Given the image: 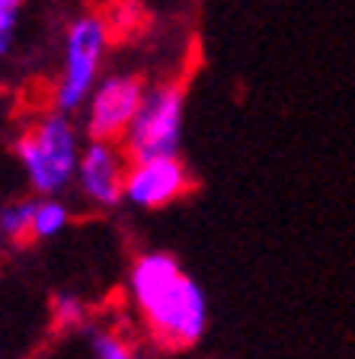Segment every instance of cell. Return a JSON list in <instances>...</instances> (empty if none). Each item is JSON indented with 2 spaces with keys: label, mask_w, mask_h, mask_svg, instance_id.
<instances>
[{
  "label": "cell",
  "mask_w": 355,
  "mask_h": 359,
  "mask_svg": "<svg viewBox=\"0 0 355 359\" xmlns=\"http://www.w3.org/2000/svg\"><path fill=\"white\" fill-rule=\"evenodd\" d=\"M128 295L160 350L195 346L208 330V295L167 250H144L128 266Z\"/></svg>",
  "instance_id": "1"
},
{
  "label": "cell",
  "mask_w": 355,
  "mask_h": 359,
  "mask_svg": "<svg viewBox=\"0 0 355 359\" xmlns=\"http://www.w3.org/2000/svg\"><path fill=\"white\" fill-rule=\"evenodd\" d=\"M83 142L87 135L81 122L71 112L52 106L36 112L20 128V135L13 138V154L32 196H64L74 187Z\"/></svg>",
  "instance_id": "2"
},
{
  "label": "cell",
  "mask_w": 355,
  "mask_h": 359,
  "mask_svg": "<svg viewBox=\"0 0 355 359\" xmlns=\"http://www.w3.org/2000/svg\"><path fill=\"white\" fill-rule=\"evenodd\" d=\"M112 48V22L99 10H81L71 16L61 36V61L52 83V109L77 116L90 90L106 71Z\"/></svg>",
  "instance_id": "3"
},
{
  "label": "cell",
  "mask_w": 355,
  "mask_h": 359,
  "mask_svg": "<svg viewBox=\"0 0 355 359\" xmlns=\"http://www.w3.org/2000/svg\"><path fill=\"white\" fill-rule=\"evenodd\" d=\"M186 128V83L179 77L160 83H148L144 100L128 126L122 148L128 161L151 157H176L183 151Z\"/></svg>",
  "instance_id": "4"
},
{
  "label": "cell",
  "mask_w": 355,
  "mask_h": 359,
  "mask_svg": "<svg viewBox=\"0 0 355 359\" xmlns=\"http://www.w3.org/2000/svg\"><path fill=\"white\" fill-rule=\"evenodd\" d=\"M144 90H148V81L138 71H103L97 87L90 90L87 103L81 106L83 135L122 144L134 112L144 100Z\"/></svg>",
  "instance_id": "5"
},
{
  "label": "cell",
  "mask_w": 355,
  "mask_h": 359,
  "mask_svg": "<svg viewBox=\"0 0 355 359\" xmlns=\"http://www.w3.org/2000/svg\"><path fill=\"white\" fill-rule=\"evenodd\" d=\"M128 154L118 142H99V138H87L77 161V177L74 189L90 209L109 212L122 205V189H125V173H128Z\"/></svg>",
  "instance_id": "6"
},
{
  "label": "cell",
  "mask_w": 355,
  "mask_h": 359,
  "mask_svg": "<svg viewBox=\"0 0 355 359\" xmlns=\"http://www.w3.org/2000/svg\"><path fill=\"white\" fill-rule=\"evenodd\" d=\"M193 173L183 157H151V161H132L125 173L122 202L138 212H160L179 202L193 189Z\"/></svg>",
  "instance_id": "7"
},
{
  "label": "cell",
  "mask_w": 355,
  "mask_h": 359,
  "mask_svg": "<svg viewBox=\"0 0 355 359\" xmlns=\"http://www.w3.org/2000/svg\"><path fill=\"white\" fill-rule=\"evenodd\" d=\"M71 224V205L64 196H36L32 209V241H52L67 231Z\"/></svg>",
  "instance_id": "8"
},
{
  "label": "cell",
  "mask_w": 355,
  "mask_h": 359,
  "mask_svg": "<svg viewBox=\"0 0 355 359\" xmlns=\"http://www.w3.org/2000/svg\"><path fill=\"white\" fill-rule=\"evenodd\" d=\"M32 209H36V196H22L0 205V241L13 247H22L32 241Z\"/></svg>",
  "instance_id": "9"
},
{
  "label": "cell",
  "mask_w": 355,
  "mask_h": 359,
  "mask_svg": "<svg viewBox=\"0 0 355 359\" xmlns=\"http://www.w3.org/2000/svg\"><path fill=\"white\" fill-rule=\"evenodd\" d=\"M26 7L29 0H0V65H7L20 45Z\"/></svg>",
  "instance_id": "10"
},
{
  "label": "cell",
  "mask_w": 355,
  "mask_h": 359,
  "mask_svg": "<svg viewBox=\"0 0 355 359\" xmlns=\"http://www.w3.org/2000/svg\"><path fill=\"white\" fill-rule=\"evenodd\" d=\"M87 340H90V353H93V359H141L125 337L116 334V330H109V327H90Z\"/></svg>",
  "instance_id": "11"
},
{
  "label": "cell",
  "mask_w": 355,
  "mask_h": 359,
  "mask_svg": "<svg viewBox=\"0 0 355 359\" xmlns=\"http://www.w3.org/2000/svg\"><path fill=\"white\" fill-rule=\"evenodd\" d=\"M87 302L77 295V292H55L52 299V321L58 330H77L87 324Z\"/></svg>",
  "instance_id": "12"
},
{
  "label": "cell",
  "mask_w": 355,
  "mask_h": 359,
  "mask_svg": "<svg viewBox=\"0 0 355 359\" xmlns=\"http://www.w3.org/2000/svg\"><path fill=\"white\" fill-rule=\"evenodd\" d=\"M141 359H157V356H141Z\"/></svg>",
  "instance_id": "13"
}]
</instances>
